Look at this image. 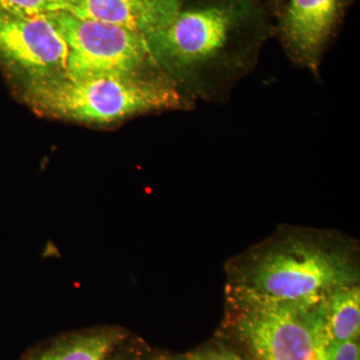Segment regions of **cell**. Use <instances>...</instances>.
Segmentation results:
<instances>
[{"label": "cell", "mask_w": 360, "mask_h": 360, "mask_svg": "<svg viewBox=\"0 0 360 360\" xmlns=\"http://www.w3.org/2000/svg\"><path fill=\"white\" fill-rule=\"evenodd\" d=\"M148 39L160 70L184 94L220 101L257 65L264 34L253 0H202L184 2Z\"/></svg>", "instance_id": "cell-1"}, {"label": "cell", "mask_w": 360, "mask_h": 360, "mask_svg": "<svg viewBox=\"0 0 360 360\" xmlns=\"http://www.w3.org/2000/svg\"><path fill=\"white\" fill-rule=\"evenodd\" d=\"M25 103L44 117L108 124L130 116L187 110L194 103L165 75L56 77L25 85Z\"/></svg>", "instance_id": "cell-2"}, {"label": "cell", "mask_w": 360, "mask_h": 360, "mask_svg": "<svg viewBox=\"0 0 360 360\" xmlns=\"http://www.w3.org/2000/svg\"><path fill=\"white\" fill-rule=\"evenodd\" d=\"M357 270L342 251L290 238L262 251L234 279V302L314 307L329 293L354 285Z\"/></svg>", "instance_id": "cell-3"}, {"label": "cell", "mask_w": 360, "mask_h": 360, "mask_svg": "<svg viewBox=\"0 0 360 360\" xmlns=\"http://www.w3.org/2000/svg\"><path fill=\"white\" fill-rule=\"evenodd\" d=\"M52 18L68 46L65 77L165 75L146 35L68 13L52 14Z\"/></svg>", "instance_id": "cell-4"}, {"label": "cell", "mask_w": 360, "mask_h": 360, "mask_svg": "<svg viewBox=\"0 0 360 360\" xmlns=\"http://www.w3.org/2000/svg\"><path fill=\"white\" fill-rule=\"evenodd\" d=\"M234 303L239 310L236 330L255 359L319 360L317 305Z\"/></svg>", "instance_id": "cell-5"}, {"label": "cell", "mask_w": 360, "mask_h": 360, "mask_svg": "<svg viewBox=\"0 0 360 360\" xmlns=\"http://www.w3.org/2000/svg\"><path fill=\"white\" fill-rule=\"evenodd\" d=\"M68 46L52 15L0 11V59L25 84L65 75Z\"/></svg>", "instance_id": "cell-6"}, {"label": "cell", "mask_w": 360, "mask_h": 360, "mask_svg": "<svg viewBox=\"0 0 360 360\" xmlns=\"http://www.w3.org/2000/svg\"><path fill=\"white\" fill-rule=\"evenodd\" d=\"M345 0H286L281 20L291 60L316 75L342 13Z\"/></svg>", "instance_id": "cell-7"}, {"label": "cell", "mask_w": 360, "mask_h": 360, "mask_svg": "<svg viewBox=\"0 0 360 360\" xmlns=\"http://www.w3.org/2000/svg\"><path fill=\"white\" fill-rule=\"evenodd\" d=\"M184 0H79L71 13L148 35L174 20Z\"/></svg>", "instance_id": "cell-8"}, {"label": "cell", "mask_w": 360, "mask_h": 360, "mask_svg": "<svg viewBox=\"0 0 360 360\" xmlns=\"http://www.w3.org/2000/svg\"><path fill=\"white\" fill-rule=\"evenodd\" d=\"M321 347L354 340L360 330L359 286L338 288L326 296L315 309Z\"/></svg>", "instance_id": "cell-9"}, {"label": "cell", "mask_w": 360, "mask_h": 360, "mask_svg": "<svg viewBox=\"0 0 360 360\" xmlns=\"http://www.w3.org/2000/svg\"><path fill=\"white\" fill-rule=\"evenodd\" d=\"M120 338L115 330L75 336L56 343L33 360H108Z\"/></svg>", "instance_id": "cell-10"}, {"label": "cell", "mask_w": 360, "mask_h": 360, "mask_svg": "<svg viewBox=\"0 0 360 360\" xmlns=\"http://www.w3.org/2000/svg\"><path fill=\"white\" fill-rule=\"evenodd\" d=\"M79 0H0V11L22 15H52L75 11Z\"/></svg>", "instance_id": "cell-11"}, {"label": "cell", "mask_w": 360, "mask_h": 360, "mask_svg": "<svg viewBox=\"0 0 360 360\" xmlns=\"http://www.w3.org/2000/svg\"><path fill=\"white\" fill-rule=\"evenodd\" d=\"M319 360H360L357 340L321 347Z\"/></svg>", "instance_id": "cell-12"}, {"label": "cell", "mask_w": 360, "mask_h": 360, "mask_svg": "<svg viewBox=\"0 0 360 360\" xmlns=\"http://www.w3.org/2000/svg\"><path fill=\"white\" fill-rule=\"evenodd\" d=\"M187 360H245L226 348H207L189 355Z\"/></svg>", "instance_id": "cell-13"}, {"label": "cell", "mask_w": 360, "mask_h": 360, "mask_svg": "<svg viewBox=\"0 0 360 360\" xmlns=\"http://www.w3.org/2000/svg\"><path fill=\"white\" fill-rule=\"evenodd\" d=\"M158 360H187V359H179V357L162 356V357H160V359Z\"/></svg>", "instance_id": "cell-14"}]
</instances>
